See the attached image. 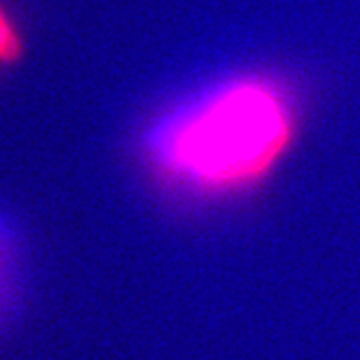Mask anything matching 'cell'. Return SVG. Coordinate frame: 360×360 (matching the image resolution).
<instances>
[{
    "instance_id": "cell-3",
    "label": "cell",
    "mask_w": 360,
    "mask_h": 360,
    "mask_svg": "<svg viewBox=\"0 0 360 360\" xmlns=\"http://www.w3.org/2000/svg\"><path fill=\"white\" fill-rule=\"evenodd\" d=\"M16 234L13 224L0 212V310L11 300L16 283Z\"/></svg>"
},
{
    "instance_id": "cell-1",
    "label": "cell",
    "mask_w": 360,
    "mask_h": 360,
    "mask_svg": "<svg viewBox=\"0 0 360 360\" xmlns=\"http://www.w3.org/2000/svg\"><path fill=\"white\" fill-rule=\"evenodd\" d=\"M298 132V108L283 80L262 72L217 78L146 120L144 165L196 193H232L272 172Z\"/></svg>"
},
{
    "instance_id": "cell-2",
    "label": "cell",
    "mask_w": 360,
    "mask_h": 360,
    "mask_svg": "<svg viewBox=\"0 0 360 360\" xmlns=\"http://www.w3.org/2000/svg\"><path fill=\"white\" fill-rule=\"evenodd\" d=\"M28 56V34L13 0H0V78L11 75Z\"/></svg>"
}]
</instances>
